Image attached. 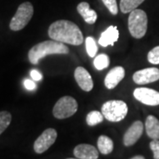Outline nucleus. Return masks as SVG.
<instances>
[{"instance_id": "obj_7", "label": "nucleus", "mask_w": 159, "mask_h": 159, "mask_svg": "<svg viewBox=\"0 0 159 159\" xmlns=\"http://www.w3.org/2000/svg\"><path fill=\"white\" fill-rule=\"evenodd\" d=\"M57 137V131L53 128H48L40 135L34 143V150L35 153L42 154L51 148L56 142Z\"/></svg>"}, {"instance_id": "obj_10", "label": "nucleus", "mask_w": 159, "mask_h": 159, "mask_svg": "<svg viewBox=\"0 0 159 159\" xmlns=\"http://www.w3.org/2000/svg\"><path fill=\"white\" fill-rule=\"evenodd\" d=\"M142 133H143V124L142 121L137 120L134 122L124 134V138H123L124 145L126 147H129L135 144L142 135Z\"/></svg>"}, {"instance_id": "obj_14", "label": "nucleus", "mask_w": 159, "mask_h": 159, "mask_svg": "<svg viewBox=\"0 0 159 159\" xmlns=\"http://www.w3.org/2000/svg\"><path fill=\"white\" fill-rule=\"evenodd\" d=\"M119 33L118 28L116 26H110L108 29H105L99 38V44L102 47H107L109 45H114V43H116L119 40Z\"/></svg>"}, {"instance_id": "obj_24", "label": "nucleus", "mask_w": 159, "mask_h": 159, "mask_svg": "<svg viewBox=\"0 0 159 159\" xmlns=\"http://www.w3.org/2000/svg\"><path fill=\"white\" fill-rule=\"evenodd\" d=\"M102 3L104 4V6L107 7L110 12L112 15H117L119 12V8L117 5V1L116 0H102Z\"/></svg>"}, {"instance_id": "obj_20", "label": "nucleus", "mask_w": 159, "mask_h": 159, "mask_svg": "<svg viewBox=\"0 0 159 159\" xmlns=\"http://www.w3.org/2000/svg\"><path fill=\"white\" fill-rule=\"evenodd\" d=\"M110 65V58L106 54H100L94 59V66L97 70H103L107 68Z\"/></svg>"}, {"instance_id": "obj_22", "label": "nucleus", "mask_w": 159, "mask_h": 159, "mask_svg": "<svg viewBox=\"0 0 159 159\" xmlns=\"http://www.w3.org/2000/svg\"><path fill=\"white\" fill-rule=\"evenodd\" d=\"M86 50L87 53L90 57H95L97 52V45L96 43V41L93 37L88 36L86 38Z\"/></svg>"}, {"instance_id": "obj_3", "label": "nucleus", "mask_w": 159, "mask_h": 159, "mask_svg": "<svg viewBox=\"0 0 159 159\" xmlns=\"http://www.w3.org/2000/svg\"><path fill=\"white\" fill-rule=\"evenodd\" d=\"M128 29L131 35L136 39L142 38L148 29V16L141 9H135L130 12L128 17Z\"/></svg>"}, {"instance_id": "obj_17", "label": "nucleus", "mask_w": 159, "mask_h": 159, "mask_svg": "<svg viewBox=\"0 0 159 159\" xmlns=\"http://www.w3.org/2000/svg\"><path fill=\"white\" fill-rule=\"evenodd\" d=\"M113 142L110 137L106 135H101L97 140V148L100 153L108 155L113 150Z\"/></svg>"}, {"instance_id": "obj_12", "label": "nucleus", "mask_w": 159, "mask_h": 159, "mask_svg": "<svg viewBox=\"0 0 159 159\" xmlns=\"http://www.w3.org/2000/svg\"><path fill=\"white\" fill-rule=\"evenodd\" d=\"M125 77V69L121 66H116L109 72L105 79L104 85L108 89L116 88L119 82Z\"/></svg>"}, {"instance_id": "obj_13", "label": "nucleus", "mask_w": 159, "mask_h": 159, "mask_svg": "<svg viewBox=\"0 0 159 159\" xmlns=\"http://www.w3.org/2000/svg\"><path fill=\"white\" fill-rule=\"evenodd\" d=\"M74 155L80 159H97L99 152L90 144H80L74 148Z\"/></svg>"}, {"instance_id": "obj_23", "label": "nucleus", "mask_w": 159, "mask_h": 159, "mask_svg": "<svg viewBox=\"0 0 159 159\" xmlns=\"http://www.w3.org/2000/svg\"><path fill=\"white\" fill-rule=\"evenodd\" d=\"M148 60L153 65H159V45L148 51Z\"/></svg>"}, {"instance_id": "obj_21", "label": "nucleus", "mask_w": 159, "mask_h": 159, "mask_svg": "<svg viewBox=\"0 0 159 159\" xmlns=\"http://www.w3.org/2000/svg\"><path fill=\"white\" fill-rule=\"evenodd\" d=\"M11 121V115L8 111H0V134L9 126Z\"/></svg>"}, {"instance_id": "obj_15", "label": "nucleus", "mask_w": 159, "mask_h": 159, "mask_svg": "<svg viewBox=\"0 0 159 159\" xmlns=\"http://www.w3.org/2000/svg\"><path fill=\"white\" fill-rule=\"evenodd\" d=\"M77 11L82 16L83 20L89 24H94L97 21V14L94 10L90 9L89 3L81 2L77 6Z\"/></svg>"}, {"instance_id": "obj_2", "label": "nucleus", "mask_w": 159, "mask_h": 159, "mask_svg": "<svg viewBox=\"0 0 159 159\" xmlns=\"http://www.w3.org/2000/svg\"><path fill=\"white\" fill-rule=\"evenodd\" d=\"M69 48L65 43L55 40L44 41L33 46L29 51V62L37 65L39 61L48 55L53 54H68Z\"/></svg>"}, {"instance_id": "obj_6", "label": "nucleus", "mask_w": 159, "mask_h": 159, "mask_svg": "<svg viewBox=\"0 0 159 159\" xmlns=\"http://www.w3.org/2000/svg\"><path fill=\"white\" fill-rule=\"evenodd\" d=\"M78 110L77 101L72 97H61L53 107V115L56 119H64L72 117Z\"/></svg>"}, {"instance_id": "obj_5", "label": "nucleus", "mask_w": 159, "mask_h": 159, "mask_svg": "<svg viewBox=\"0 0 159 159\" xmlns=\"http://www.w3.org/2000/svg\"><path fill=\"white\" fill-rule=\"evenodd\" d=\"M34 14V7L30 2H24L18 7L17 11L10 21V29L12 31H20L23 29L32 19Z\"/></svg>"}, {"instance_id": "obj_11", "label": "nucleus", "mask_w": 159, "mask_h": 159, "mask_svg": "<svg viewBox=\"0 0 159 159\" xmlns=\"http://www.w3.org/2000/svg\"><path fill=\"white\" fill-rule=\"evenodd\" d=\"M74 78L82 90L89 92L94 87V82L89 73L82 66H78L74 71Z\"/></svg>"}, {"instance_id": "obj_16", "label": "nucleus", "mask_w": 159, "mask_h": 159, "mask_svg": "<svg viewBox=\"0 0 159 159\" xmlns=\"http://www.w3.org/2000/svg\"><path fill=\"white\" fill-rule=\"evenodd\" d=\"M146 133L152 140H159V120L153 115H149L145 122Z\"/></svg>"}, {"instance_id": "obj_19", "label": "nucleus", "mask_w": 159, "mask_h": 159, "mask_svg": "<svg viewBox=\"0 0 159 159\" xmlns=\"http://www.w3.org/2000/svg\"><path fill=\"white\" fill-rule=\"evenodd\" d=\"M103 118L104 117H103L102 112L97 111H90L89 113L87 115L86 122L89 125L94 126V125H97V124L102 123Z\"/></svg>"}, {"instance_id": "obj_27", "label": "nucleus", "mask_w": 159, "mask_h": 159, "mask_svg": "<svg viewBox=\"0 0 159 159\" xmlns=\"http://www.w3.org/2000/svg\"><path fill=\"white\" fill-rule=\"evenodd\" d=\"M30 76H31L32 80H41L43 79V75L37 70H32L30 73Z\"/></svg>"}, {"instance_id": "obj_28", "label": "nucleus", "mask_w": 159, "mask_h": 159, "mask_svg": "<svg viewBox=\"0 0 159 159\" xmlns=\"http://www.w3.org/2000/svg\"><path fill=\"white\" fill-rule=\"evenodd\" d=\"M131 159H145V157H142V156H135V157H132Z\"/></svg>"}, {"instance_id": "obj_4", "label": "nucleus", "mask_w": 159, "mask_h": 159, "mask_svg": "<svg viewBox=\"0 0 159 159\" xmlns=\"http://www.w3.org/2000/svg\"><path fill=\"white\" fill-rule=\"evenodd\" d=\"M128 112L127 104L121 100H111L102 106L103 117L111 122H119L125 119Z\"/></svg>"}, {"instance_id": "obj_18", "label": "nucleus", "mask_w": 159, "mask_h": 159, "mask_svg": "<svg viewBox=\"0 0 159 159\" xmlns=\"http://www.w3.org/2000/svg\"><path fill=\"white\" fill-rule=\"evenodd\" d=\"M145 0H120L119 7L123 13H128L135 10Z\"/></svg>"}, {"instance_id": "obj_26", "label": "nucleus", "mask_w": 159, "mask_h": 159, "mask_svg": "<svg viewBox=\"0 0 159 159\" xmlns=\"http://www.w3.org/2000/svg\"><path fill=\"white\" fill-rule=\"evenodd\" d=\"M24 87L28 89V90H34L36 89L35 82L32 80H24Z\"/></svg>"}, {"instance_id": "obj_29", "label": "nucleus", "mask_w": 159, "mask_h": 159, "mask_svg": "<svg viewBox=\"0 0 159 159\" xmlns=\"http://www.w3.org/2000/svg\"><path fill=\"white\" fill-rule=\"evenodd\" d=\"M67 159H80V158H77V157H76V158H67Z\"/></svg>"}, {"instance_id": "obj_8", "label": "nucleus", "mask_w": 159, "mask_h": 159, "mask_svg": "<svg viewBox=\"0 0 159 159\" xmlns=\"http://www.w3.org/2000/svg\"><path fill=\"white\" fill-rule=\"evenodd\" d=\"M134 97L135 99L143 104L149 106L159 105L158 91L148 89V88H138L134 91Z\"/></svg>"}, {"instance_id": "obj_9", "label": "nucleus", "mask_w": 159, "mask_h": 159, "mask_svg": "<svg viewBox=\"0 0 159 159\" xmlns=\"http://www.w3.org/2000/svg\"><path fill=\"white\" fill-rule=\"evenodd\" d=\"M133 80L139 85H145L155 82L159 80V69L157 67H149L139 70L134 74Z\"/></svg>"}, {"instance_id": "obj_1", "label": "nucleus", "mask_w": 159, "mask_h": 159, "mask_svg": "<svg viewBox=\"0 0 159 159\" xmlns=\"http://www.w3.org/2000/svg\"><path fill=\"white\" fill-rule=\"evenodd\" d=\"M48 34L52 40L72 45H80L84 42L83 34L75 23L60 20L50 26Z\"/></svg>"}, {"instance_id": "obj_25", "label": "nucleus", "mask_w": 159, "mask_h": 159, "mask_svg": "<svg viewBox=\"0 0 159 159\" xmlns=\"http://www.w3.org/2000/svg\"><path fill=\"white\" fill-rule=\"evenodd\" d=\"M149 147L153 151L154 159H159V140H152L149 143Z\"/></svg>"}]
</instances>
